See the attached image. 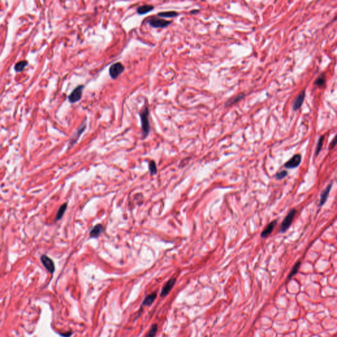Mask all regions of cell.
I'll use <instances>...</instances> for the list:
<instances>
[{"instance_id": "8992f818", "label": "cell", "mask_w": 337, "mask_h": 337, "mask_svg": "<svg viewBox=\"0 0 337 337\" xmlns=\"http://www.w3.org/2000/svg\"><path fill=\"white\" fill-rule=\"evenodd\" d=\"M302 156L300 154H296L291 159L284 163V166L288 169H294L297 167L301 163Z\"/></svg>"}, {"instance_id": "2e32d148", "label": "cell", "mask_w": 337, "mask_h": 337, "mask_svg": "<svg viewBox=\"0 0 337 337\" xmlns=\"http://www.w3.org/2000/svg\"><path fill=\"white\" fill-rule=\"evenodd\" d=\"M179 13L176 11H165L159 13L158 15L160 17H166V18H173L175 17Z\"/></svg>"}, {"instance_id": "ffe728a7", "label": "cell", "mask_w": 337, "mask_h": 337, "mask_svg": "<svg viewBox=\"0 0 337 337\" xmlns=\"http://www.w3.org/2000/svg\"><path fill=\"white\" fill-rule=\"evenodd\" d=\"M323 141H324V136H321L319 138V140H318L317 145V147H316V150H315V156H317L318 154L320 153V151L321 150V148H322V147H323Z\"/></svg>"}, {"instance_id": "277c9868", "label": "cell", "mask_w": 337, "mask_h": 337, "mask_svg": "<svg viewBox=\"0 0 337 337\" xmlns=\"http://www.w3.org/2000/svg\"><path fill=\"white\" fill-rule=\"evenodd\" d=\"M125 67L121 63L117 62L111 65L109 67V73L111 78L113 79H116V78L119 77V76L121 74V73L124 71Z\"/></svg>"}, {"instance_id": "4316f807", "label": "cell", "mask_w": 337, "mask_h": 337, "mask_svg": "<svg viewBox=\"0 0 337 337\" xmlns=\"http://www.w3.org/2000/svg\"><path fill=\"white\" fill-rule=\"evenodd\" d=\"M198 12V10H195V11H191V13H194Z\"/></svg>"}, {"instance_id": "8fae6325", "label": "cell", "mask_w": 337, "mask_h": 337, "mask_svg": "<svg viewBox=\"0 0 337 337\" xmlns=\"http://www.w3.org/2000/svg\"><path fill=\"white\" fill-rule=\"evenodd\" d=\"M332 186H333V183L331 182V183L329 184L328 186H326V189L323 190L322 193H321V197H320V200H319V206H323L325 203L326 201V200H327L328 196L329 195V193H330Z\"/></svg>"}, {"instance_id": "7c38bea8", "label": "cell", "mask_w": 337, "mask_h": 337, "mask_svg": "<svg viewBox=\"0 0 337 337\" xmlns=\"http://www.w3.org/2000/svg\"><path fill=\"white\" fill-rule=\"evenodd\" d=\"M276 223H277V221L275 220L272 222H271L269 224H268V225L265 227V229L263 230V231L262 232V233H261V237L262 238H266L269 235L271 232H273L274 228H275Z\"/></svg>"}, {"instance_id": "d4e9b609", "label": "cell", "mask_w": 337, "mask_h": 337, "mask_svg": "<svg viewBox=\"0 0 337 337\" xmlns=\"http://www.w3.org/2000/svg\"><path fill=\"white\" fill-rule=\"evenodd\" d=\"M288 174V172L286 171H281V172H279L276 174V179L277 180H282L285 178Z\"/></svg>"}, {"instance_id": "5bb4252c", "label": "cell", "mask_w": 337, "mask_h": 337, "mask_svg": "<svg viewBox=\"0 0 337 337\" xmlns=\"http://www.w3.org/2000/svg\"><path fill=\"white\" fill-rule=\"evenodd\" d=\"M153 9H154V7L152 6H151V5H143V6L138 7V9L136 10V12H137L138 14H139L140 15H145L146 13H148L151 11Z\"/></svg>"}, {"instance_id": "ba28073f", "label": "cell", "mask_w": 337, "mask_h": 337, "mask_svg": "<svg viewBox=\"0 0 337 337\" xmlns=\"http://www.w3.org/2000/svg\"><path fill=\"white\" fill-rule=\"evenodd\" d=\"M305 96V90H302V92L299 94L298 96H297L296 98L295 99L293 105H292V109H293L294 111L298 110V109L301 108L303 103H304Z\"/></svg>"}, {"instance_id": "3957f363", "label": "cell", "mask_w": 337, "mask_h": 337, "mask_svg": "<svg viewBox=\"0 0 337 337\" xmlns=\"http://www.w3.org/2000/svg\"><path fill=\"white\" fill-rule=\"evenodd\" d=\"M84 88V86L79 85L73 90L72 92L70 93V94L68 97L69 101L70 103H75L80 100V99L82 98Z\"/></svg>"}, {"instance_id": "5b68a950", "label": "cell", "mask_w": 337, "mask_h": 337, "mask_svg": "<svg viewBox=\"0 0 337 337\" xmlns=\"http://www.w3.org/2000/svg\"><path fill=\"white\" fill-rule=\"evenodd\" d=\"M171 21L160 19L158 17H153L149 20V24L154 28H165L171 24Z\"/></svg>"}, {"instance_id": "484cf974", "label": "cell", "mask_w": 337, "mask_h": 337, "mask_svg": "<svg viewBox=\"0 0 337 337\" xmlns=\"http://www.w3.org/2000/svg\"><path fill=\"white\" fill-rule=\"evenodd\" d=\"M336 138L334 137V139H333V140L332 141V142L331 143L330 146H329V149H330V150H331V149H333V148L334 147V146H336Z\"/></svg>"}, {"instance_id": "30bf717a", "label": "cell", "mask_w": 337, "mask_h": 337, "mask_svg": "<svg viewBox=\"0 0 337 337\" xmlns=\"http://www.w3.org/2000/svg\"><path fill=\"white\" fill-rule=\"evenodd\" d=\"M176 282V279H171L170 280L167 281V283L165 284V286L162 288V291L161 292V296L165 297L166 296L167 294L169 293L171 290L173 288V286L174 285Z\"/></svg>"}, {"instance_id": "603a6c76", "label": "cell", "mask_w": 337, "mask_h": 337, "mask_svg": "<svg viewBox=\"0 0 337 337\" xmlns=\"http://www.w3.org/2000/svg\"><path fill=\"white\" fill-rule=\"evenodd\" d=\"M325 83V77L324 75L319 76V77L315 81V84L316 86H318V87H321V86H323Z\"/></svg>"}, {"instance_id": "7402d4cb", "label": "cell", "mask_w": 337, "mask_h": 337, "mask_svg": "<svg viewBox=\"0 0 337 337\" xmlns=\"http://www.w3.org/2000/svg\"><path fill=\"white\" fill-rule=\"evenodd\" d=\"M157 331H158V325L154 324V325L151 326L150 330L149 331L146 337H154L157 333Z\"/></svg>"}, {"instance_id": "e0dca14e", "label": "cell", "mask_w": 337, "mask_h": 337, "mask_svg": "<svg viewBox=\"0 0 337 337\" xmlns=\"http://www.w3.org/2000/svg\"><path fill=\"white\" fill-rule=\"evenodd\" d=\"M244 97V94H240L234 96V98H232V99H231V100H229L226 103L225 105H226V106H231V105H232V104L236 103V102H238V101H239L240 100H242V99Z\"/></svg>"}, {"instance_id": "4fadbf2b", "label": "cell", "mask_w": 337, "mask_h": 337, "mask_svg": "<svg viewBox=\"0 0 337 337\" xmlns=\"http://www.w3.org/2000/svg\"><path fill=\"white\" fill-rule=\"evenodd\" d=\"M103 228L102 224H98L94 226L90 232V236L91 238H98L102 233Z\"/></svg>"}, {"instance_id": "9c48e42d", "label": "cell", "mask_w": 337, "mask_h": 337, "mask_svg": "<svg viewBox=\"0 0 337 337\" xmlns=\"http://www.w3.org/2000/svg\"><path fill=\"white\" fill-rule=\"evenodd\" d=\"M86 128H87V122L86 121H84L83 122V123L80 125V127L78 128V129L77 130V131L75 132V134L72 136V137L71 139H70V144L72 146L74 145L77 142L78 140L79 139V138L81 135H82V133L84 131Z\"/></svg>"}, {"instance_id": "cb8c5ba5", "label": "cell", "mask_w": 337, "mask_h": 337, "mask_svg": "<svg viewBox=\"0 0 337 337\" xmlns=\"http://www.w3.org/2000/svg\"><path fill=\"white\" fill-rule=\"evenodd\" d=\"M149 170L151 174H154L157 173V167L155 162L154 161H151L149 163Z\"/></svg>"}, {"instance_id": "52a82bcc", "label": "cell", "mask_w": 337, "mask_h": 337, "mask_svg": "<svg viewBox=\"0 0 337 337\" xmlns=\"http://www.w3.org/2000/svg\"><path fill=\"white\" fill-rule=\"evenodd\" d=\"M41 262L43 265L49 273H53L55 271V265L53 261L46 255H42L40 257Z\"/></svg>"}, {"instance_id": "7a4b0ae2", "label": "cell", "mask_w": 337, "mask_h": 337, "mask_svg": "<svg viewBox=\"0 0 337 337\" xmlns=\"http://www.w3.org/2000/svg\"><path fill=\"white\" fill-rule=\"evenodd\" d=\"M296 210H295V209H292V210H291V211H289L288 215L286 216V217L284 218L283 221L282 222L281 225V229H280L281 232H286L287 230L288 229L289 227H291L292 221H293V220H294V216H295V215H296Z\"/></svg>"}, {"instance_id": "6da1fadb", "label": "cell", "mask_w": 337, "mask_h": 337, "mask_svg": "<svg viewBox=\"0 0 337 337\" xmlns=\"http://www.w3.org/2000/svg\"><path fill=\"white\" fill-rule=\"evenodd\" d=\"M149 114H150V111H149V109L147 107H146L140 113L141 125H142V134L144 137L147 136L150 131V122H149Z\"/></svg>"}, {"instance_id": "44dd1931", "label": "cell", "mask_w": 337, "mask_h": 337, "mask_svg": "<svg viewBox=\"0 0 337 337\" xmlns=\"http://www.w3.org/2000/svg\"><path fill=\"white\" fill-rule=\"evenodd\" d=\"M27 61H20L19 63H17L15 65V69L16 71L17 72H19V71H21L23 69H24V68L27 66Z\"/></svg>"}, {"instance_id": "ac0fdd59", "label": "cell", "mask_w": 337, "mask_h": 337, "mask_svg": "<svg viewBox=\"0 0 337 337\" xmlns=\"http://www.w3.org/2000/svg\"><path fill=\"white\" fill-rule=\"evenodd\" d=\"M67 203H63V204L61 205V207L59 208L58 211H57V215H56L57 220H60V219L62 218V217L63 216L65 211H66V210H67Z\"/></svg>"}, {"instance_id": "d6986e66", "label": "cell", "mask_w": 337, "mask_h": 337, "mask_svg": "<svg viewBox=\"0 0 337 337\" xmlns=\"http://www.w3.org/2000/svg\"><path fill=\"white\" fill-rule=\"evenodd\" d=\"M300 264H301L300 262H298L296 264L294 265V267H292L291 273H290L289 275L288 276V279H291L292 276H293L294 275H296V274L298 273V269H299V267L300 266Z\"/></svg>"}, {"instance_id": "9a60e30c", "label": "cell", "mask_w": 337, "mask_h": 337, "mask_svg": "<svg viewBox=\"0 0 337 337\" xmlns=\"http://www.w3.org/2000/svg\"><path fill=\"white\" fill-rule=\"evenodd\" d=\"M156 292H153L152 294H149L144 300L142 305H150L154 302V300L156 298Z\"/></svg>"}]
</instances>
